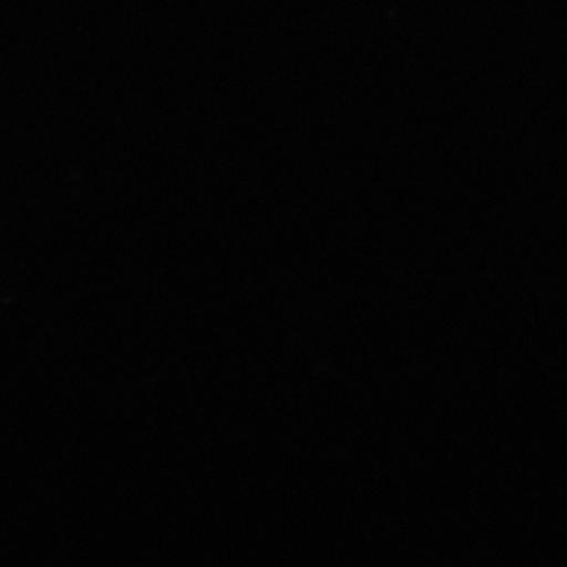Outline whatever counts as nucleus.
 Returning <instances> with one entry per match:
<instances>
[]
</instances>
